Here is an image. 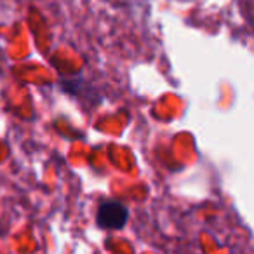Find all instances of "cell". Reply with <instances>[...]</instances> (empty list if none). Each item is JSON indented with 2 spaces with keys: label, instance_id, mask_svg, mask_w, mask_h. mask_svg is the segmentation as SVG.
<instances>
[{
  "label": "cell",
  "instance_id": "1",
  "mask_svg": "<svg viewBox=\"0 0 254 254\" xmlns=\"http://www.w3.org/2000/svg\"><path fill=\"white\" fill-rule=\"evenodd\" d=\"M129 219V211L117 200H106L99 204L96 214V225L103 230H120Z\"/></svg>",
  "mask_w": 254,
  "mask_h": 254
}]
</instances>
